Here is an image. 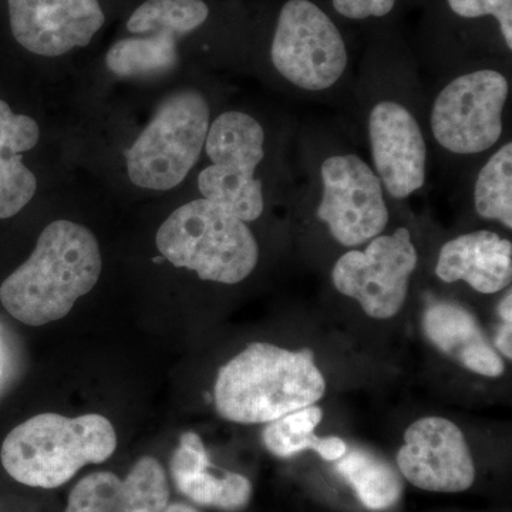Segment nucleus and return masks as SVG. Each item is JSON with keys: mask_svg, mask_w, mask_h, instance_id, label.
<instances>
[{"mask_svg": "<svg viewBox=\"0 0 512 512\" xmlns=\"http://www.w3.org/2000/svg\"><path fill=\"white\" fill-rule=\"evenodd\" d=\"M436 274L441 281L467 282L477 292L503 291L512 279V244L490 231L451 239L441 248Z\"/></svg>", "mask_w": 512, "mask_h": 512, "instance_id": "16", "label": "nucleus"}, {"mask_svg": "<svg viewBox=\"0 0 512 512\" xmlns=\"http://www.w3.org/2000/svg\"><path fill=\"white\" fill-rule=\"evenodd\" d=\"M101 266L99 244L89 229L70 221L52 222L28 261L0 286V302L25 325L55 322L92 291Z\"/></svg>", "mask_w": 512, "mask_h": 512, "instance_id": "1", "label": "nucleus"}, {"mask_svg": "<svg viewBox=\"0 0 512 512\" xmlns=\"http://www.w3.org/2000/svg\"><path fill=\"white\" fill-rule=\"evenodd\" d=\"M39 126L32 117L16 114L0 100V220L13 217L35 197V174L22 154L39 143Z\"/></svg>", "mask_w": 512, "mask_h": 512, "instance_id": "19", "label": "nucleus"}, {"mask_svg": "<svg viewBox=\"0 0 512 512\" xmlns=\"http://www.w3.org/2000/svg\"><path fill=\"white\" fill-rule=\"evenodd\" d=\"M161 512H198V511L194 510V508L188 507V505L173 504V505H167V507H165L164 510Z\"/></svg>", "mask_w": 512, "mask_h": 512, "instance_id": "27", "label": "nucleus"}, {"mask_svg": "<svg viewBox=\"0 0 512 512\" xmlns=\"http://www.w3.org/2000/svg\"><path fill=\"white\" fill-rule=\"evenodd\" d=\"M208 128L210 106L201 93L170 94L126 151L131 183L154 191L173 190L183 183L201 156Z\"/></svg>", "mask_w": 512, "mask_h": 512, "instance_id": "5", "label": "nucleus"}, {"mask_svg": "<svg viewBox=\"0 0 512 512\" xmlns=\"http://www.w3.org/2000/svg\"><path fill=\"white\" fill-rule=\"evenodd\" d=\"M157 248L177 268L197 272L202 281L227 285L248 278L259 258L247 224L205 198L181 205L163 222Z\"/></svg>", "mask_w": 512, "mask_h": 512, "instance_id": "4", "label": "nucleus"}, {"mask_svg": "<svg viewBox=\"0 0 512 512\" xmlns=\"http://www.w3.org/2000/svg\"><path fill=\"white\" fill-rule=\"evenodd\" d=\"M448 6L461 18L493 16L500 23L508 49H512V0H447Z\"/></svg>", "mask_w": 512, "mask_h": 512, "instance_id": "23", "label": "nucleus"}, {"mask_svg": "<svg viewBox=\"0 0 512 512\" xmlns=\"http://www.w3.org/2000/svg\"><path fill=\"white\" fill-rule=\"evenodd\" d=\"M210 16L202 0H147L128 18L130 37L110 47L106 64L120 77L163 76L178 64V40Z\"/></svg>", "mask_w": 512, "mask_h": 512, "instance_id": "9", "label": "nucleus"}, {"mask_svg": "<svg viewBox=\"0 0 512 512\" xmlns=\"http://www.w3.org/2000/svg\"><path fill=\"white\" fill-rule=\"evenodd\" d=\"M508 92L504 74L490 69L448 83L431 111V131L437 143L463 156L490 150L503 134Z\"/></svg>", "mask_w": 512, "mask_h": 512, "instance_id": "8", "label": "nucleus"}, {"mask_svg": "<svg viewBox=\"0 0 512 512\" xmlns=\"http://www.w3.org/2000/svg\"><path fill=\"white\" fill-rule=\"evenodd\" d=\"M264 146V128L254 117L241 111L217 117L204 146L212 164L198 175L202 197L241 221L258 220L265 201L255 171L265 158Z\"/></svg>", "mask_w": 512, "mask_h": 512, "instance_id": "6", "label": "nucleus"}, {"mask_svg": "<svg viewBox=\"0 0 512 512\" xmlns=\"http://www.w3.org/2000/svg\"><path fill=\"white\" fill-rule=\"evenodd\" d=\"M168 498L164 468L156 458L143 457L126 480L104 471L84 477L73 488L66 512H161Z\"/></svg>", "mask_w": 512, "mask_h": 512, "instance_id": "15", "label": "nucleus"}, {"mask_svg": "<svg viewBox=\"0 0 512 512\" xmlns=\"http://www.w3.org/2000/svg\"><path fill=\"white\" fill-rule=\"evenodd\" d=\"M369 138L380 183L404 200L426 183L427 147L412 113L396 101H380L370 111Z\"/></svg>", "mask_w": 512, "mask_h": 512, "instance_id": "14", "label": "nucleus"}, {"mask_svg": "<svg viewBox=\"0 0 512 512\" xmlns=\"http://www.w3.org/2000/svg\"><path fill=\"white\" fill-rule=\"evenodd\" d=\"M501 319L504 323H512V292L508 291L507 295L504 296L503 301L500 303V309H498Z\"/></svg>", "mask_w": 512, "mask_h": 512, "instance_id": "26", "label": "nucleus"}, {"mask_svg": "<svg viewBox=\"0 0 512 512\" xmlns=\"http://www.w3.org/2000/svg\"><path fill=\"white\" fill-rule=\"evenodd\" d=\"M322 409L305 407L271 421L264 431L265 447L275 456L286 458L305 450H313L323 460L338 461L348 451L345 441L339 437H316L315 429L322 421Z\"/></svg>", "mask_w": 512, "mask_h": 512, "instance_id": "20", "label": "nucleus"}, {"mask_svg": "<svg viewBox=\"0 0 512 512\" xmlns=\"http://www.w3.org/2000/svg\"><path fill=\"white\" fill-rule=\"evenodd\" d=\"M417 251L409 229L379 235L365 251H350L336 262L332 279L343 295L360 303L375 319H390L403 308Z\"/></svg>", "mask_w": 512, "mask_h": 512, "instance_id": "10", "label": "nucleus"}, {"mask_svg": "<svg viewBox=\"0 0 512 512\" xmlns=\"http://www.w3.org/2000/svg\"><path fill=\"white\" fill-rule=\"evenodd\" d=\"M474 205L480 217L512 228V144H504L478 174Z\"/></svg>", "mask_w": 512, "mask_h": 512, "instance_id": "22", "label": "nucleus"}, {"mask_svg": "<svg viewBox=\"0 0 512 512\" xmlns=\"http://www.w3.org/2000/svg\"><path fill=\"white\" fill-rule=\"evenodd\" d=\"M116 447V430L100 414L69 419L43 413L10 431L0 458L9 476L19 483L56 488L87 464L109 460Z\"/></svg>", "mask_w": 512, "mask_h": 512, "instance_id": "3", "label": "nucleus"}, {"mask_svg": "<svg viewBox=\"0 0 512 512\" xmlns=\"http://www.w3.org/2000/svg\"><path fill=\"white\" fill-rule=\"evenodd\" d=\"M397 466L410 483L434 493L466 491L476 478L464 434L441 417L414 421L404 433Z\"/></svg>", "mask_w": 512, "mask_h": 512, "instance_id": "12", "label": "nucleus"}, {"mask_svg": "<svg viewBox=\"0 0 512 512\" xmlns=\"http://www.w3.org/2000/svg\"><path fill=\"white\" fill-rule=\"evenodd\" d=\"M10 29L39 56H62L92 42L104 25L99 0H9Z\"/></svg>", "mask_w": 512, "mask_h": 512, "instance_id": "13", "label": "nucleus"}, {"mask_svg": "<svg viewBox=\"0 0 512 512\" xmlns=\"http://www.w3.org/2000/svg\"><path fill=\"white\" fill-rule=\"evenodd\" d=\"M325 392L326 382L311 350L291 352L256 342L218 373L215 406L234 423H271L313 406Z\"/></svg>", "mask_w": 512, "mask_h": 512, "instance_id": "2", "label": "nucleus"}, {"mask_svg": "<svg viewBox=\"0 0 512 512\" xmlns=\"http://www.w3.org/2000/svg\"><path fill=\"white\" fill-rule=\"evenodd\" d=\"M336 468L355 488L357 497L369 510H387L402 497L403 484L397 471L369 451H346Z\"/></svg>", "mask_w": 512, "mask_h": 512, "instance_id": "21", "label": "nucleus"}, {"mask_svg": "<svg viewBox=\"0 0 512 512\" xmlns=\"http://www.w3.org/2000/svg\"><path fill=\"white\" fill-rule=\"evenodd\" d=\"M512 326L511 323H503L497 336H495V346L497 349L511 360L512 357Z\"/></svg>", "mask_w": 512, "mask_h": 512, "instance_id": "25", "label": "nucleus"}, {"mask_svg": "<svg viewBox=\"0 0 512 512\" xmlns=\"http://www.w3.org/2000/svg\"><path fill=\"white\" fill-rule=\"evenodd\" d=\"M320 221L328 224L343 247H357L379 237L389 222L382 183L375 171L355 154L323 161Z\"/></svg>", "mask_w": 512, "mask_h": 512, "instance_id": "11", "label": "nucleus"}, {"mask_svg": "<svg viewBox=\"0 0 512 512\" xmlns=\"http://www.w3.org/2000/svg\"><path fill=\"white\" fill-rule=\"evenodd\" d=\"M271 59L288 82L322 92L339 82L348 50L335 23L309 0H289L279 13Z\"/></svg>", "mask_w": 512, "mask_h": 512, "instance_id": "7", "label": "nucleus"}, {"mask_svg": "<svg viewBox=\"0 0 512 512\" xmlns=\"http://www.w3.org/2000/svg\"><path fill=\"white\" fill-rule=\"evenodd\" d=\"M396 0H333L340 15L349 19L382 18L392 12Z\"/></svg>", "mask_w": 512, "mask_h": 512, "instance_id": "24", "label": "nucleus"}, {"mask_svg": "<svg viewBox=\"0 0 512 512\" xmlns=\"http://www.w3.org/2000/svg\"><path fill=\"white\" fill-rule=\"evenodd\" d=\"M423 328L437 348L471 372L488 377L503 375V359L488 343L476 318L463 306L434 303L424 312Z\"/></svg>", "mask_w": 512, "mask_h": 512, "instance_id": "18", "label": "nucleus"}, {"mask_svg": "<svg viewBox=\"0 0 512 512\" xmlns=\"http://www.w3.org/2000/svg\"><path fill=\"white\" fill-rule=\"evenodd\" d=\"M210 458L204 443L195 433H184L171 460V474L178 490L190 500L221 510H242L249 503L252 485L235 473L218 477L210 473Z\"/></svg>", "mask_w": 512, "mask_h": 512, "instance_id": "17", "label": "nucleus"}]
</instances>
